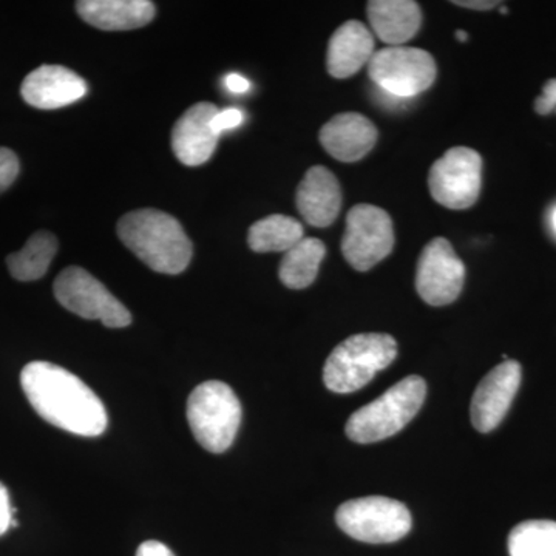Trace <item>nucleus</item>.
Returning a JSON list of instances; mask_svg holds the SVG:
<instances>
[{
    "label": "nucleus",
    "mask_w": 556,
    "mask_h": 556,
    "mask_svg": "<svg viewBox=\"0 0 556 556\" xmlns=\"http://www.w3.org/2000/svg\"><path fill=\"white\" fill-rule=\"evenodd\" d=\"M225 86L226 89L230 91V93H247L249 90V87H251V84H249V80L247 78H243V76L239 75V73H230V75L226 76L225 78Z\"/></svg>",
    "instance_id": "c85d7f7f"
},
{
    "label": "nucleus",
    "mask_w": 556,
    "mask_h": 556,
    "mask_svg": "<svg viewBox=\"0 0 556 556\" xmlns=\"http://www.w3.org/2000/svg\"><path fill=\"white\" fill-rule=\"evenodd\" d=\"M243 409L228 383L208 380L192 391L188 420L197 442L207 452L225 453L236 441Z\"/></svg>",
    "instance_id": "39448f33"
},
{
    "label": "nucleus",
    "mask_w": 556,
    "mask_h": 556,
    "mask_svg": "<svg viewBox=\"0 0 556 556\" xmlns=\"http://www.w3.org/2000/svg\"><path fill=\"white\" fill-rule=\"evenodd\" d=\"M54 298L76 316L100 320L108 328H126L130 311L98 278L79 266H70L54 280Z\"/></svg>",
    "instance_id": "0eeeda50"
},
{
    "label": "nucleus",
    "mask_w": 556,
    "mask_h": 556,
    "mask_svg": "<svg viewBox=\"0 0 556 556\" xmlns=\"http://www.w3.org/2000/svg\"><path fill=\"white\" fill-rule=\"evenodd\" d=\"M378 141V129L367 116L342 113L321 127L320 142L332 159L354 163L364 159Z\"/></svg>",
    "instance_id": "2eb2a0df"
},
{
    "label": "nucleus",
    "mask_w": 556,
    "mask_h": 556,
    "mask_svg": "<svg viewBox=\"0 0 556 556\" xmlns=\"http://www.w3.org/2000/svg\"><path fill=\"white\" fill-rule=\"evenodd\" d=\"M426 396V380L419 376L402 379L382 396L353 413L345 426L346 437L357 444H375L394 437L415 419Z\"/></svg>",
    "instance_id": "7ed1b4c3"
},
{
    "label": "nucleus",
    "mask_w": 556,
    "mask_h": 556,
    "mask_svg": "<svg viewBox=\"0 0 556 556\" xmlns=\"http://www.w3.org/2000/svg\"><path fill=\"white\" fill-rule=\"evenodd\" d=\"M455 5L457 7H464V9H470V10H492L495 9V7L501 5L500 2H493V0H455Z\"/></svg>",
    "instance_id": "c756f323"
},
{
    "label": "nucleus",
    "mask_w": 556,
    "mask_h": 556,
    "mask_svg": "<svg viewBox=\"0 0 556 556\" xmlns=\"http://www.w3.org/2000/svg\"><path fill=\"white\" fill-rule=\"evenodd\" d=\"M500 11H501V13H503V14H507V13H508V10H507V9H504V7H501Z\"/></svg>",
    "instance_id": "2f4dec72"
},
{
    "label": "nucleus",
    "mask_w": 556,
    "mask_h": 556,
    "mask_svg": "<svg viewBox=\"0 0 556 556\" xmlns=\"http://www.w3.org/2000/svg\"><path fill=\"white\" fill-rule=\"evenodd\" d=\"M368 20L380 40L401 47L419 31L422 13L413 0H372L368 3Z\"/></svg>",
    "instance_id": "6ab92c4d"
},
{
    "label": "nucleus",
    "mask_w": 556,
    "mask_h": 556,
    "mask_svg": "<svg viewBox=\"0 0 556 556\" xmlns=\"http://www.w3.org/2000/svg\"><path fill=\"white\" fill-rule=\"evenodd\" d=\"M21 386L35 412L51 426L97 438L108 428L101 399L67 369L50 362H30L21 372Z\"/></svg>",
    "instance_id": "f257e3e1"
},
{
    "label": "nucleus",
    "mask_w": 556,
    "mask_h": 556,
    "mask_svg": "<svg viewBox=\"0 0 556 556\" xmlns=\"http://www.w3.org/2000/svg\"><path fill=\"white\" fill-rule=\"evenodd\" d=\"M510 556H556V522L532 519L515 527L508 535Z\"/></svg>",
    "instance_id": "5701e85b"
},
{
    "label": "nucleus",
    "mask_w": 556,
    "mask_h": 556,
    "mask_svg": "<svg viewBox=\"0 0 556 556\" xmlns=\"http://www.w3.org/2000/svg\"><path fill=\"white\" fill-rule=\"evenodd\" d=\"M244 115L239 109L218 110L217 115L212 119V130L217 137H222L225 131L237 129L243 123Z\"/></svg>",
    "instance_id": "393cba45"
},
{
    "label": "nucleus",
    "mask_w": 556,
    "mask_h": 556,
    "mask_svg": "<svg viewBox=\"0 0 556 556\" xmlns=\"http://www.w3.org/2000/svg\"><path fill=\"white\" fill-rule=\"evenodd\" d=\"M80 20L105 31L134 30L150 24L155 5L149 0H80Z\"/></svg>",
    "instance_id": "a211bd4d"
},
{
    "label": "nucleus",
    "mask_w": 556,
    "mask_h": 556,
    "mask_svg": "<svg viewBox=\"0 0 556 556\" xmlns=\"http://www.w3.org/2000/svg\"><path fill=\"white\" fill-rule=\"evenodd\" d=\"M217 113V105L199 102L175 124L172 130V149L186 166H201L214 155L219 137L212 130V119Z\"/></svg>",
    "instance_id": "ddd939ff"
},
{
    "label": "nucleus",
    "mask_w": 556,
    "mask_h": 556,
    "mask_svg": "<svg viewBox=\"0 0 556 556\" xmlns=\"http://www.w3.org/2000/svg\"><path fill=\"white\" fill-rule=\"evenodd\" d=\"M295 201L308 225L328 228L336 222L342 207V189L332 172L324 166H314L300 182Z\"/></svg>",
    "instance_id": "dca6fc26"
},
{
    "label": "nucleus",
    "mask_w": 556,
    "mask_h": 556,
    "mask_svg": "<svg viewBox=\"0 0 556 556\" xmlns=\"http://www.w3.org/2000/svg\"><path fill=\"white\" fill-rule=\"evenodd\" d=\"M466 281V266L448 240L434 239L424 248L417 262L416 289L431 306H445L460 295Z\"/></svg>",
    "instance_id": "9b49d317"
},
{
    "label": "nucleus",
    "mask_w": 556,
    "mask_h": 556,
    "mask_svg": "<svg viewBox=\"0 0 556 556\" xmlns=\"http://www.w3.org/2000/svg\"><path fill=\"white\" fill-rule=\"evenodd\" d=\"M396 357L397 343L391 336L382 332L351 336L329 354L324 369L325 386L334 393H354L367 387Z\"/></svg>",
    "instance_id": "20e7f679"
},
{
    "label": "nucleus",
    "mask_w": 556,
    "mask_h": 556,
    "mask_svg": "<svg viewBox=\"0 0 556 556\" xmlns=\"http://www.w3.org/2000/svg\"><path fill=\"white\" fill-rule=\"evenodd\" d=\"M119 240L150 269L177 276L188 269L193 247L181 223L156 208H139L118 223Z\"/></svg>",
    "instance_id": "f03ea898"
},
{
    "label": "nucleus",
    "mask_w": 556,
    "mask_h": 556,
    "mask_svg": "<svg viewBox=\"0 0 556 556\" xmlns=\"http://www.w3.org/2000/svg\"><path fill=\"white\" fill-rule=\"evenodd\" d=\"M375 38L362 22L348 21L329 39L327 67L336 79H346L369 64Z\"/></svg>",
    "instance_id": "f3484780"
},
{
    "label": "nucleus",
    "mask_w": 556,
    "mask_h": 556,
    "mask_svg": "<svg viewBox=\"0 0 556 556\" xmlns=\"http://www.w3.org/2000/svg\"><path fill=\"white\" fill-rule=\"evenodd\" d=\"M58 248H60V243L53 233L47 232V230L33 233L21 251L7 257L11 276L20 281L39 280L49 270Z\"/></svg>",
    "instance_id": "412c9836"
},
{
    "label": "nucleus",
    "mask_w": 556,
    "mask_h": 556,
    "mask_svg": "<svg viewBox=\"0 0 556 556\" xmlns=\"http://www.w3.org/2000/svg\"><path fill=\"white\" fill-rule=\"evenodd\" d=\"M336 521L348 536L368 544L396 543L412 530L408 508L383 496L346 501L339 507Z\"/></svg>",
    "instance_id": "423d86ee"
},
{
    "label": "nucleus",
    "mask_w": 556,
    "mask_h": 556,
    "mask_svg": "<svg viewBox=\"0 0 556 556\" xmlns=\"http://www.w3.org/2000/svg\"><path fill=\"white\" fill-rule=\"evenodd\" d=\"M325 254H327V248L320 240H300L294 248L285 252L281 258L280 269H278L281 283L289 289L311 287L317 278Z\"/></svg>",
    "instance_id": "aec40b11"
},
{
    "label": "nucleus",
    "mask_w": 556,
    "mask_h": 556,
    "mask_svg": "<svg viewBox=\"0 0 556 556\" xmlns=\"http://www.w3.org/2000/svg\"><path fill=\"white\" fill-rule=\"evenodd\" d=\"M368 75L387 94L412 98L433 86L437 62L426 50L387 47L372 54Z\"/></svg>",
    "instance_id": "6e6552de"
},
{
    "label": "nucleus",
    "mask_w": 556,
    "mask_h": 556,
    "mask_svg": "<svg viewBox=\"0 0 556 556\" xmlns=\"http://www.w3.org/2000/svg\"><path fill=\"white\" fill-rule=\"evenodd\" d=\"M456 38L459 39L460 42H466V40L468 39V35L464 30H457L456 31Z\"/></svg>",
    "instance_id": "7c9ffc66"
},
{
    "label": "nucleus",
    "mask_w": 556,
    "mask_h": 556,
    "mask_svg": "<svg viewBox=\"0 0 556 556\" xmlns=\"http://www.w3.org/2000/svg\"><path fill=\"white\" fill-rule=\"evenodd\" d=\"M554 226H555V229H556V211H555V214H554Z\"/></svg>",
    "instance_id": "473e14b6"
},
{
    "label": "nucleus",
    "mask_w": 556,
    "mask_h": 556,
    "mask_svg": "<svg viewBox=\"0 0 556 556\" xmlns=\"http://www.w3.org/2000/svg\"><path fill=\"white\" fill-rule=\"evenodd\" d=\"M428 186L441 206L455 211L473 206L481 193V155L470 148L450 149L431 166Z\"/></svg>",
    "instance_id": "9d476101"
},
{
    "label": "nucleus",
    "mask_w": 556,
    "mask_h": 556,
    "mask_svg": "<svg viewBox=\"0 0 556 556\" xmlns=\"http://www.w3.org/2000/svg\"><path fill=\"white\" fill-rule=\"evenodd\" d=\"M14 514L16 508L11 507L9 490L0 482V536L10 529Z\"/></svg>",
    "instance_id": "bb28decb"
},
{
    "label": "nucleus",
    "mask_w": 556,
    "mask_h": 556,
    "mask_svg": "<svg viewBox=\"0 0 556 556\" xmlns=\"http://www.w3.org/2000/svg\"><path fill=\"white\" fill-rule=\"evenodd\" d=\"M535 110L540 115H548L556 110V78L544 84L543 94L535 101Z\"/></svg>",
    "instance_id": "a878e982"
},
{
    "label": "nucleus",
    "mask_w": 556,
    "mask_h": 556,
    "mask_svg": "<svg viewBox=\"0 0 556 556\" xmlns=\"http://www.w3.org/2000/svg\"><path fill=\"white\" fill-rule=\"evenodd\" d=\"M303 240V226L288 215H269L249 229L248 243L254 252H287Z\"/></svg>",
    "instance_id": "4be33fe9"
},
{
    "label": "nucleus",
    "mask_w": 556,
    "mask_h": 556,
    "mask_svg": "<svg viewBox=\"0 0 556 556\" xmlns=\"http://www.w3.org/2000/svg\"><path fill=\"white\" fill-rule=\"evenodd\" d=\"M21 164L16 153L7 148H0V193L16 181L20 175Z\"/></svg>",
    "instance_id": "b1692460"
},
{
    "label": "nucleus",
    "mask_w": 556,
    "mask_h": 556,
    "mask_svg": "<svg viewBox=\"0 0 556 556\" xmlns=\"http://www.w3.org/2000/svg\"><path fill=\"white\" fill-rule=\"evenodd\" d=\"M137 556H175L166 544L160 541H146L139 546Z\"/></svg>",
    "instance_id": "cd10ccee"
},
{
    "label": "nucleus",
    "mask_w": 556,
    "mask_h": 556,
    "mask_svg": "<svg viewBox=\"0 0 556 556\" xmlns=\"http://www.w3.org/2000/svg\"><path fill=\"white\" fill-rule=\"evenodd\" d=\"M521 365L507 358L479 382L470 408L471 422L479 433H490L503 422L521 386Z\"/></svg>",
    "instance_id": "f8f14e48"
},
{
    "label": "nucleus",
    "mask_w": 556,
    "mask_h": 556,
    "mask_svg": "<svg viewBox=\"0 0 556 556\" xmlns=\"http://www.w3.org/2000/svg\"><path fill=\"white\" fill-rule=\"evenodd\" d=\"M394 248V228L388 212L357 204L348 212L342 252L354 269L365 273L387 258Z\"/></svg>",
    "instance_id": "1a4fd4ad"
},
{
    "label": "nucleus",
    "mask_w": 556,
    "mask_h": 556,
    "mask_svg": "<svg viewBox=\"0 0 556 556\" xmlns=\"http://www.w3.org/2000/svg\"><path fill=\"white\" fill-rule=\"evenodd\" d=\"M21 94L31 108H67L87 94L86 80L62 65H40L24 79Z\"/></svg>",
    "instance_id": "4468645a"
}]
</instances>
